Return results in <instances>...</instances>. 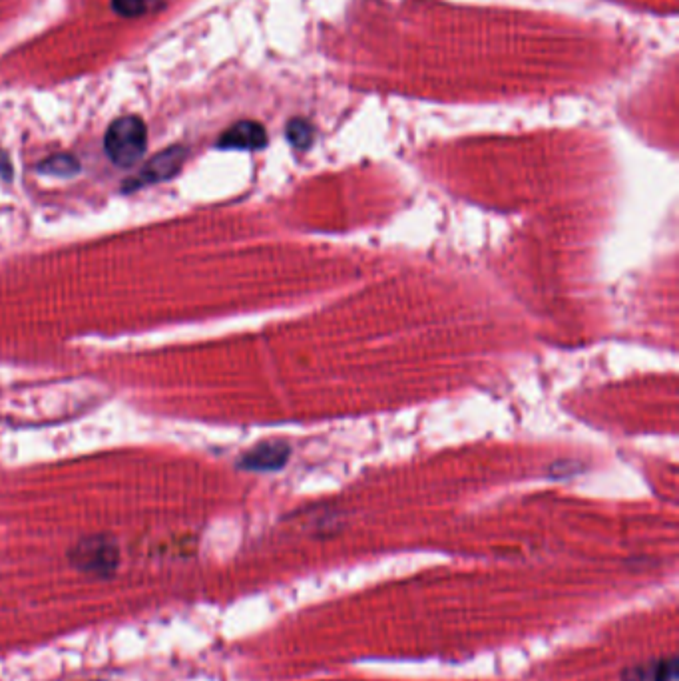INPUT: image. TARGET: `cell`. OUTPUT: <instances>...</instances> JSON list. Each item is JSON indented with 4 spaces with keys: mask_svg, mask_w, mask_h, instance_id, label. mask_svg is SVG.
<instances>
[{
    "mask_svg": "<svg viewBox=\"0 0 679 681\" xmlns=\"http://www.w3.org/2000/svg\"><path fill=\"white\" fill-rule=\"evenodd\" d=\"M148 146L146 124L138 116L114 120L104 136V150L118 168H132L142 160Z\"/></svg>",
    "mask_w": 679,
    "mask_h": 681,
    "instance_id": "1",
    "label": "cell"
},
{
    "mask_svg": "<svg viewBox=\"0 0 679 681\" xmlns=\"http://www.w3.org/2000/svg\"><path fill=\"white\" fill-rule=\"evenodd\" d=\"M72 564L86 572V574H96V576H108L116 570L118 566V548L112 540L108 538H86L74 546L70 552Z\"/></svg>",
    "mask_w": 679,
    "mask_h": 681,
    "instance_id": "2",
    "label": "cell"
},
{
    "mask_svg": "<svg viewBox=\"0 0 679 681\" xmlns=\"http://www.w3.org/2000/svg\"><path fill=\"white\" fill-rule=\"evenodd\" d=\"M188 158V150L184 146H170L164 152L156 154L142 170L136 178L128 180L124 190H138L142 186H150V184H158V182H166L170 178H174L184 162Z\"/></svg>",
    "mask_w": 679,
    "mask_h": 681,
    "instance_id": "3",
    "label": "cell"
},
{
    "mask_svg": "<svg viewBox=\"0 0 679 681\" xmlns=\"http://www.w3.org/2000/svg\"><path fill=\"white\" fill-rule=\"evenodd\" d=\"M265 144H267L265 128L251 120L233 124L218 140V148L224 150H261Z\"/></svg>",
    "mask_w": 679,
    "mask_h": 681,
    "instance_id": "4",
    "label": "cell"
},
{
    "mask_svg": "<svg viewBox=\"0 0 679 681\" xmlns=\"http://www.w3.org/2000/svg\"><path fill=\"white\" fill-rule=\"evenodd\" d=\"M291 449L283 441H267L251 449L239 460L243 470H279L289 460Z\"/></svg>",
    "mask_w": 679,
    "mask_h": 681,
    "instance_id": "5",
    "label": "cell"
},
{
    "mask_svg": "<svg viewBox=\"0 0 679 681\" xmlns=\"http://www.w3.org/2000/svg\"><path fill=\"white\" fill-rule=\"evenodd\" d=\"M622 681H678L676 658H660L648 664H638L622 674Z\"/></svg>",
    "mask_w": 679,
    "mask_h": 681,
    "instance_id": "6",
    "label": "cell"
},
{
    "mask_svg": "<svg viewBox=\"0 0 679 681\" xmlns=\"http://www.w3.org/2000/svg\"><path fill=\"white\" fill-rule=\"evenodd\" d=\"M38 172L46 176H56V178H70L80 172V164L76 158L68 154H56L52 158H46L44 162L38 164Z\"/></svg>",
    "mask_w": 679,
    "mask_h": 681,
    "instance_id": "7",
    "label": "cell"
},
{
    "mask_svg": "<svg viewBox=\"0 0 679 681\" xmlns=\"http://www.w3.org/2000/svg\"><path fill=\"white\" fill-rule=\"evenodd\" d=\"M164 0H112V8L126 18H138L158 10Z\"/></svg>",
    "mask_w": 679,
    "mask_h": 681,
    "instance_id": "8",
    "label": "cell"
},
{
    "mask_svg": "<svg viewBox=\"0 0 679 681\" xmlns=\"http://www.w3.org/2000/svg\"><path fill=\"white\" fill-rule=\"evenodd\" d=\"M287 138L295 148L305 150L313 142V128L307 120H301V118L291 120L287 126Z\"/></svg>",
    "mask_w": 679,
    "mask_h": 681,
    "instance_id": "9",
    "label": "cell"
}]
</instances>
